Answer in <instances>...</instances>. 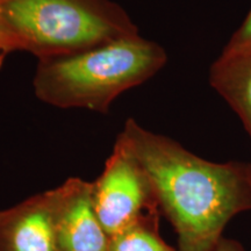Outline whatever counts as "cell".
Returning <instances> with one entry per match:
<instances>
[{
	"instance_id": "3957f363",
	"label": "cell",
	"mask_w": 251,
	"mask_h": 251,
	"mask_svg": "<svg viewBox=\"0 0 251 251\" xmlns=\"http://www.w3.org/2000/svg\"><path fill=\"white\" fill-rule=\"evenodd\" d=\"M0 24L12 51L28 52L37 61L140 34L113 0H0Z\"/></svg>"
},
{
	"instance_id": "8fae6325",
	"label": "cell",
	"mask_w": 251,
	"mask_h": 251,
	"mask_svg": "<svg viewBox=\"0 0 251 251\" xmlns=\"http://www.w3.org/2000/svg\"><path fill=\"white\" fill-rule=\"evenodd\" d=\"M214 251H244L242 244L231 238H225L220 241Z\"/></svg>"
},
{
	"instance_id": "277c9868",
	"label": "cell",
	"mask_w": 251,
	"mask_h": 251,
	"mask_svg": "<svg viewBox=\"0 0 251 251\" xmlns=\"http://www.w3.org/2000/svg\"><path fill=\"white\" fill-rule=\"evenodd\" d=\"M92 198L96 214L109 237L142 216L159 212L146 171L119 140L101 175L92 181Z\"/></svg>"
},
{
	"instance_id": "30bf717a",
	"label": "cell",
	"mask_w": 251,
	"mask_h": 251,
	"mask_svg": "<svg viewBox=\"0 0 251 251\" xmlns=\"http://www.w3.org/2000/svg\"><path fill=\"white\" fill-rule=\"evenodd\" d=\"M11 46H9V42L7 40V36H6L4 29H2L1 24H0V69L2 68L6 58L8 57V55L12 54Z\"/></svg>"
},
{
	"instance_id": "5b68a950",
	"label": "cell",
	"mask_w": 251,
	"mask_h": 251,
	"mask_svg": "<svg viewBox=\"0 0 251 251\" xmlns=\"http://www.w3.org/2000/svg\"><path fill=\"white\" fill-rule=\"evenodd\" d=\"M56 188L58 251H108L109 236L94 211L92 181L72 177Z\"/></svg>"
},
{
	"instance_id": "8992f818",
	"label": "cell",
	"mask_w": 251,
	"mask_h": 251,
	"mask_svg": "<svg viewBox=\"0 0 251 251\" xmlns=\"http://www.w3.org/2000/svg\"><path fill=\"white\" fill-rule=\"evenodd\" d=\"M57 188L0 211V251H58Z\"/></svg>"
},
{
	"instance_id": "52a82bcc",
	"label": "cell",
	"mask_w": 251,
	"mask_h": 251,
	"mask_svg": "<svg viewBox=\"0 0 251 251\" xmlns=\"http://www.w3.org/2000/svg\"><path fill=\"white\" fill-rule=\"evenodd\" d=\"M209 84L236 113L251 140V49L221 52L209 69Z\"/></svg>"
},
{
	"instance_id": "6da1fadb",
	"label": "cell",
	"mask_w": 251,
	"mask_h": 251,
	"mask_svg": "<svg viewBox=\"0 0 251 251\" xmlns=\"http://www.w3.org/2000/svg\"><path fill=\"white\" fill-rule=\"evenodd\" d=\"M117 140L148 176L178 251H214L229 221L251 211V163L207 161L134 119L126 120Z\"/></svg>"
},
{
	"instance_id": "7a4b0ae2",
	"label": "cell",
	"mask_w": 251,
	"mask_h": 251,
	"mask_svg": "<svg viewBox=\"0 0 251 251\" xmlns=\"http://www.w3.org/2000/svg\"><path fill=\"white\" fill-rule=\"evenodd\" d=\"M168 62L161 45L140 35L64 57L39 61L33 78L40 101L58 108L107 113L126 91L158 74Z\"/></svg>"
},
{
	"instance_id": "9c48e42d",
	"label": "cell",
	"mask_w": 251,
	"mask_h": 251,
	"mask_svg": "<svg viewBox=\"0 0 251 251\" xmlns=\"http://www.w3.org/2000/svg\"><path fill=\"white\" fill-rule=\"evenodd\" d=\"M249 49H251V9L243 23L230 36L222 52H237Z\"/></svg>"
},
{
	"instance_id": "ba28073f",
	"label": "cell",
	"mask_w": 251,
	"mask_h": 251,
	"mask_svg": "<svg viewBox=\"0 0 251 251\" xmlns=\"http://www.w3.org/2000/svg\"><path fill=\"white\" fill-rule=\"evenodd\" d=\"M108 251H178L158 233V212L150 213L109 237Z\"/></svg>"
}]
</instances>
